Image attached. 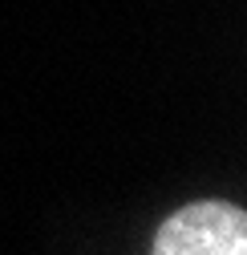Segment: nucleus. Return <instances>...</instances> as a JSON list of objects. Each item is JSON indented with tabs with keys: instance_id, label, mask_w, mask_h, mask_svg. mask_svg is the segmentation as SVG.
<instances>
[{
	"instance_id": "nucleus-1",
	"label": "nucleus",
	"mask_w": 247,
	"mask_h": 255,
	"mask_svg": "<svg viewBox=\"0 0 247 255\" xmlns=\"http://www.w3.org/2000/svg\"><path fill=\"white\" fill-rule=\"evenodd\" d=\"M154 255H247V215L231 203H187L158 227Z\"/></svg>"
}]
</instances>
